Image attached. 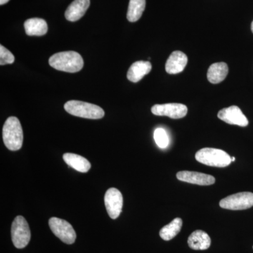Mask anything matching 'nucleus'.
<instances>
[{
  "label": "nucleus",
  "mask_w": 253,
  "mask_h": 253,
  "mask_svg": "<svg viewBox=\"0 0 253 253\" xmlns=\"http://www.w3.org/2000/svg\"><path fill=\"white\" fill-rule=\"evenodd\" d=\"M49 63L51 67L66 73H77L83 69L84 61L79 53L76 51H62L52 55Z\"/></svg>",
  "instance_id": "nucleus-1"
},
{
  "label": "nucleus",
  "mask_w": 253,
  "mask_h": 253,
  "mask_svg": "<svg viewBox=\"0 0 253 253\" xmlns=\"http://www.w3.org/2000/svg\"><path fill=\"white\" fill-rule=\"evenodd\" d=\"M3 141L10 151H16L22 147L23 133L21 123L17 118L9 117L2 129Z\"/></svg>",
  "instance_id": "nucleus-2"
},
{
  "label": "nucleus",
  "mask_w": 253,
  "mask_h": 253,
  "mask_svg": "<svg viewBox=\"0 0 253 253\" xmlns=\"http://www.w3.org/2000/svg\"><path fill=\"white\" fill-rule=\"evenodd\" d=\"M64 109L69 114L86 119H101L105 116L104 110L100 106L76 100L66 102Z\"/></svg>",
  "instance_id": "nucleus-3"
},
{
  "label": "nucleus",
  "mask_w": 253,
  "mask_h": 253,
  "mask_svg": "<svg viewBox=\"0 0 253 253\" xmlns=\"http://www.w3.org/2000/svg\"><path fill=\"white\" fill-rule=\"evenodd\" d=\"M198 162L208 166L216 168H226L231 164V157L223 150L214 148H204L196 154Z\"/></svg>",
  "instance_id": "nucleus-4"
},
{
  "label": "nucleus",
  "mask_w": 253,
  "mask_h": 253,
  "mask_svg": "<svg viewBox=\"0 0 253 253\" xmlns=\"http://www.w3.org/2000/svg\"><path fill=\"white\" fill-rule=\"evenodd\" d=\"M31 233L27 221L22 216L15 218L11 226V239L16 249H22L29 244Z\"/></svg>",
  "instance_id": "nucleus-5"
},
{
  "label": "nucleus",
  "mask_w": 253,
  "mask_h": 253,
  "mask_svg": "<svg viewBox=\"0 0 253 253\" xmlns=\"http://www.w3.org/2000/svg\"><path fill=\"white\" fill-rule=\"evenodd\" d=\"M223 209L231 211H243L253 206V194L251 192H241L227 196L219 202Z\"/></svg>",
  "instance_id": "nucleus-6"
},
{
  "label": "nucleus",
  "mask_w": 253,
  "mask_h": 253,
  "mask_svg": "<svg viewBox=\"0 0 253 253\" xmlns=\"http://www.w3.org/2000/svg\"><path fill=\"white\" fill-rule=\"evenodd\" d=\"M50 229L56 237L66 244H74L76 239V233L72 225L64 219L57 217L50 218Z\"/></svg>",
  "instance_id": "nucleus-7"
},
{
  "label": "nucleus",
  "mask_w": 253,
  "mask_h": 253,
  "mask_svg": "<svg viewBox=\"0 0 253 253\" xmlns=\"http://www.w3.org/2000/svg\"><path fill=\"white\" fill-rule=\"evenodd\" d=\"M105 206L109 217L117 219L122 212L123 206V195L119 190L111 188L106 191L104 197Z\"/></svg>",
  "instance_id": "nucleus-8"
},
{
  "label": "nucleus",
  "mask_w": 253,
  "mask_h": 253,
  "mask_svg": "<svg viewBox=\"0 0 253 253\" xmlns=\"http://www.w3.org/2000/svg\"><path fill=\"white\" fill-rule=\"evenodd\" d=\"M151 112L155 116H167L172 119H180L185 117L188 113V109L185 105L171 103L154 105L151 108Z\"/></svg>",
  "instance_id": "nucleus-9"
},
{
  "label": "nucleus",
  "mask_w": 253,
  "mask_h": 253,
  "mask_svg": "<svg viewBox=\"0 0 253 253\" xmlns=\"http://www.w3.org/2000/svg\"><path fill=\"white\" fill-rule=\"evenodd\" d=\"M217 117L227 124L240 126H249L247 118L240 108L236 106H231L230 107L221 109L218 113Z\"/></svg>",
  "instance_id": "nucleus-10"
},
{
  "label": "nucleus",
  "mask_w": 253,
  "mask_h": 253,
  "mask_svg": "<svg viewBox=\"0 0 253 253\" xmlns=\"http://www.w3.org/2000/svg\"><path fill=\"white\" fill-rule=\"evenodd\" d=\"M179 181L200 186L212 185L215 182V178L210 174L191 171H181L176 174Z\"/></svg>",
  "instance_id": "nucleus-11"
},
{
  "label": "nucleus",
  "mask_w": 253,
  "mask_h": 253,
  "mask_svg": "<svg viewBox=\"0 0 253 253\" xmlns=\"http://www.w3.org/2000/svg\"><path fill=\"white\" fill-rule=\"evenodd\" d=\"M188 63L187 56L180 51H173L166 64V72L169 74H178L184 71Z\"/></svg>",
  "instance_id": "nucleus-12"
},
{
  "label": "nucleus",
  "mask_w": 253,
  "mask_h": 253,
  "mask_svg": "<svg viewBox=\"0 0 253 253\" xmlns=\"http://www.w3.org/2000/svg\"><path fill=\"white\" fill-rule=\"evenodd\" d=\"M90 5V0H74L66 9L65 17L68 21L75 22L81 19Z\"/></svg>",
  "instance_id": "nucleus-13"
},
{
  "label": "nucleus",
  "mask_w": 253,
  "mask_h": 253,
  "mask_svg": "<svg viewBox=\"0 0 253 253\" xmlns=\"http://www.w3.org/2000/svg\"><path fill=\"white\" fill-rule=\"evenodd\" d=\"M152 69V65L149 61H139L133 63L128 70L126 77L132 83H138Z\"/></svg>",
  "instance_id": "nucleus-14"
},
{
  "label": "nucleus",
  "mask_w": 253,
  "mask_h": 253,
  "mask_svg": "<svg viewBox=\"0 0 253 253\" xmlns=\"http://www.w3.org/2000/svg\"><path fill=\"white\" fill-rule=\"evenodd\" d=\"M188 245L195 251H204L209 249L211 246V237L204 231L196 230L189 236Z\"/></svg>",
  "instance_id": "nucleus-15"
},
{
  "label": "nucleus",
  "mask_w": 253,
  "mask_h": 253,
  "mask_svg": "<svg viewBox=\"0 0 253 253\" xmlns=\"http://www.w3.org/2000/svg\"><path fill=\"white\" fill-rule=\"evenodd\" d=\"M25 31L29 36H44L48 31L47 23L42 18H33L24 23Z\"/></svg>",
  "instance_id": "nucleus-16"
},
{
  "label": "nucleus",
  "mask_w": 253,
  "mask_h": 253,
  "mask_svg": "<svg viewBox=\"0 0 253 253\" xmlns=\"http://www.w3.org/2000/svg\"><path fill=\"white\" fill-rule=\"evenodd\" d=\"M229 73V67L224 62L214 63L208 68V81L212 84H218L224 81Z\"/></svg>",
  "instance_id": "nucleus-17"
},
{
  "label": "nucleus",
  "mask_w": 253,
  "mask_h": 253,
  "mask_svg": "<svg viewBox=\"0 0 253 253\" xmlns=\"http://www.w3.org/2000/svg\"><path fill=\"white\" fill-rule=\"evenodd\" d=\"M63 158L69 167L78 172L86 173L90 169L91 164L89 161L79 155L67 153L63 154Z\"/></svg>",
  "instance_id": "nucleus-18"
},
{
  "label": "nucleus",
  "mask_w": 253,
  "mask_h": 253,
  "mask_svg": "<svg viewBox=\"0 0 253 253\" xmlns=\"http://www.w3.org/2000/svg\"><path fill=\"white\" fill-rule=\"evenodd\" d=\"M182 224L181 218H175L169 224L163 226L160 231V236L164 241H170L180 232Z\"/></svg>",
  "instance_id": "nucleus-19"
},
{
  "label": "nucleus",
  "mask_w": 253,
  "mask_h": 253,
  "mask_svg": "<svg viewBox=\"0 0 253 253\" xmlns=\"http://www.w3.org/2000/svg\"><path fill=\"white\" fill-rule=\"evenodd\" d=\"M145 7L146 0H129L126 18L129 22H136L142 16Z\"/></svg>",
  "instance_id": "nucleus-20"
},
{
  "label": "nucleus",
  "mask_w": 253,
  "mask_h": 253,
  "mask_svg": "<svg viewBox=\"0 0 253 253\" xmlns=\"http://www.w3.org/2000/svg\"><path fill=\"white\" fill-rule=\"evenodd\" d=\"M154 139L158 147L165 149L169 144V137L167 131L163 128H157L154 131Z\"/></svg>",
  "instance_id": "nucleus-21"
},
{
  "label": "nucleus",
  "mask_w": 253,
  "mask_h": 253,
  "mask_svg": "<svg viewBox=\"0 0 253 253\" xmlns=\"http://www.w3.org/2000/svg\"><path fill=\"white\" fill-rule=\"evenodd\" d=\"M14 61L15 58L12 53L3 45H0V65L4 66V65L11 64L14 62Z\"/></svg>",
  "instance_id": "nucleus-22"
},
{
  "label": "nucleus",
  "mask_w": 253,
  "mask_h": 253,
  "mask_svg": "<svg viewBox=\"0 0 253 253\" xmlns=\"http://www.w3.org/2000/svg\"><path fill=\"white\" fill-rule=\"evenodd\" d=\"M9 0H0V5H4L9 1Z\"/></svg>",
  "instance_id": "nucleus-23"
},
{
  "label": "nucleus",
  "mask_w": 253,
  "mask_h": 253,
  "mask_svg": "<svg viewBox=\"0 0 253 253\" xmlns=\"http://www.w3.org/2000/svg\"><path fill=\"white\" fill-rule=\"evenodd\" d=\"M236 161V158H234V157H231V161Z\"/></svg>",
  "instance_id": "nucleus-24"
},
{
  "label": "nucleus",
  "mask_w": 253,
  "mask_h": 253,
  "mask_svg": "<svg viewBox=\"0 0 253 253\" xmlns=\"http://www.w3.org/2000/svg\"><path fill=\"white\" fill-rule=\"evenodd\" d=\"M251 31H252L253 33V21L252 22V24H251Z\"/></svg>",
  "instance_id": "nucleus-25"
},
{
  "label": "nucleus",
  "mask_w": 253,
  "mask_h": 253,
  "mask_svg": "<svg viewBox=\"0 0 253 253\" xmlns=\"http://www.w3.org/2000/svg\"></svg>",
  "instance_id": "nucleus-26"
}]
</instances>
